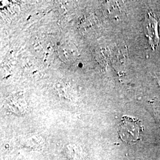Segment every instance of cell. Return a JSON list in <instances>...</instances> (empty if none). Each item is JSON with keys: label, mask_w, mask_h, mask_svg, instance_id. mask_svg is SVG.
<instances>
[{"label": "cell", "mask_w": 160, "mask_h": 160, "mask_svg": "<svg viewBox=\"0 0 160 160\" xmlns=\"http://www.w3.org/2000/svg\"><path fill=\"white\" fill-rule=\"evenodd\" d=\"M145 33L153 49L158 45L160 38L158 32V20L152 12H148L145 18Z\"/></svg>", "instance_id": "7a4b0ae2"}, {"label": "cell", "mask_w": 160, "mask_h": 160, "mask_svg": "<svg viewBox=\"0 0 160 160\" xmlns=\"http://www.w3.org/2000/svg\"><path fill=\"white\" fill-rule=\"evenodd\" d=\"M142 131V127L139 120L128 116H123L118 133L120 139L124 142L127 144L136 143L140 139Z\"/></svg>", "instance_id": "6da1fadb"}]
</instances>
